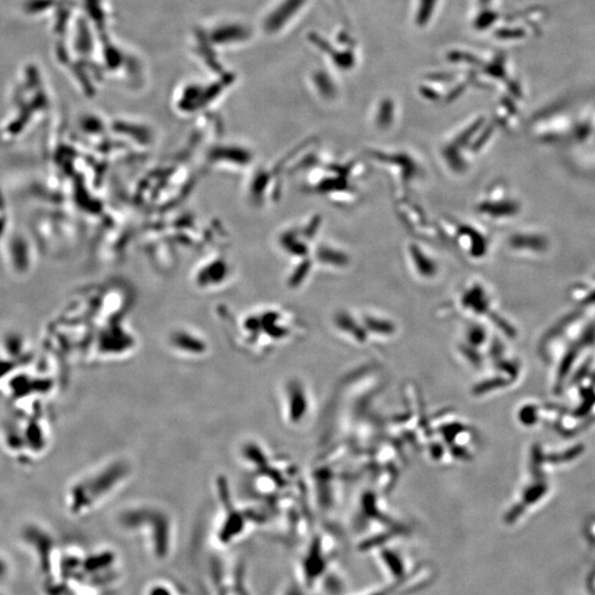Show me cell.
I'll list each match as a JSON object with an SVG mask.
<instances>
[{
	"instance_id": "1",
	"label": "cell",
	"mask_w": 595,
	"mask_h": 595,
	"mask_svg": "<svg viewBox=\"0 0 595 595\" xmlns=\"http://www.w3.org/2000/svg\"><path fill=\"white\" fill-rule=\"evenodd\" d=\"M532 479L527 483L524 488L519 492L518 497L515 500V505L506 515V522H519L527 513H530L536 506L541 504L546 496L550 492V484L547 481V477H538V475H530Z\"/></svg>"
},
{
	"instance_id": "2",
	"label": "cell",
	"mask_w": 595,
	"mask_h": 595,
	"mask_svg": "<svg viewBox=\"0 0 595 595\" xmlns=\"http://www.w3.org/2000/svg\"><path fill=\"white\" fill-rule=\"evenodd\" d=\"M511 246L515 252L525 256L543 255L548 249L549 242L543 233L536 231H523L513 235Z\"/></svg>"
}]
</instances>
